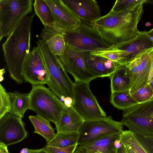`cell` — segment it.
Masks as SVG:
<instances>
[{
    "label": "cell",
    "instance_id": "cell-1",
    "mask_svg": "<svg viewBox=\"0 0 153 153\" xmlns=\"http://www.w3.org/2000/svg\"><path fill=\"white\" fill-rule=\"evenodd\" d=\"M146 3L144 0L132 9L119 12L111 10L91 23L110 46L128 41L140 32L137 26L143 13V4Z\"/></svg>",
    "mask_w": 153,
    "mask_h": 153
},
{
    "label": "cell",
    "instance_id": "cell-2",
    "mask_svg": "<svg viewBox=\"0 0 153 153\" xmlns=\"http://www.w3.org/2000/svg\"><path fill=\"white\" fill-rule=\"evenodd\" d=\"M34 15L24 17L2 45L5 67L17 83L23 82L25 63L30 48L31 29Z\"/></svg>",
    "mask_w": 153,
    "mask_h": 153
},
{
    "label": "cell",
    "instance_id": "cell-3",
    "mask_svg": "<svg viewBox=\"0 0 153 153\" xmlns=\"http://www.w3.org/2000/svg\"><path fill=\"white\" fill-rule=\"evenodd\" d=\"M36 42L48 75L46 84L49 88L59 99L64 96L73 100L74 83L68 76L58 56L51 51L42 39H39Z\"/></svg>",
    "mask_w": 153,
    "mask_h": 153
},
{
    "label": "cell",
    "instance_id": "cell-4",
    "mask_svg": "<svg viewBox=\"0 0 153 153\" xmlns=\"http://www.w3.org/2000/svg\"><path fill=\"white\" fill-rule=\"evenodd\" d=\"M44 85L32 86L29 94L30 110L56 124L66 107L57 96Z\"/></svg>",
    "mask_w": 153,
    "mask_h": 153
},
{
    "label": "cell",
    "instance_id": "cell-5",
    "mask_svg": "<svg viewBox=\"0 0 153 153\" xmlns=\"http://www.w3.org/2000/svg\"><path fill=\"white\" fill-rule=\"evenodd\" d=\"M63 36L66 44L80 52L91 53L110 47L91 23L82 20L77 27L65 31Z\"/></svg>",
    "mask_w": 153,
    "mask_h": 153
},
{
    "label": "cell",
    "instance_id": "cell-6",
    "mask_svg": "<svg viewBox=\"0 0 153 153\" xmlns=\"http://www.w3.org/2000/svg\"><path fill=\"white\" fill-rule=\"evenodd\" d=\"M121 122L129 130L143 136L153 135V100L123 110Z\"/></svg>",
    "mask_w": 153,
    "mask_h": 153
},
{
    "label": "cell",
    "instance_id": "cell-7",
    "mask_svg": "<svg viewBox=\"0 0 153 153\" xmlns=\"http://www.w3.org/2000/svg\"><path fill=\"white\" fill-rule=\"evenodd\" d=\"M32 0H0V40L8 37L32 11Z\"/></svg>",
    "mask_w": 153,
    "mask_h": 153
},
{
    "label": "cell",
    "instance_id": "cell-8",
    "mask_svg": "<svg viewBox=\"0 0 153 153\" xmlns=\"http://www.w3.org/2000/svg\"><path fill=\"white\" fill-rule=\"evenodd\" d=\"M123 125L121 122L114 120L111 116L85 120L78 131V145H85L104 137L121 133Z\"/></svg>",
    "mask_w": 153,
    "mask_h": 153
},
{
    "label": "cell",
    "instance_id": "cell-9",
    "mask_svg": "<svg viewBox=\"0 0 153 153\" xmlns=\"http://www.w3.org/2000/svg\"><path fill=\"white\" fill-rule=\"evenodd\" d=\"M72 106L85 120L107 116L91 91L89 83L75 80Z\"/></svg>",
    "mask_w": 153,
    "mask_h": 153
},
{
    "label": "cell",
    "instance_id": "cell-10",
    "mask_svg": "<svg viewBox=\"0 0 153 153\" xmlns=\"http://www.w3.org/2000/svg\"><path fill=\"white\" fill-rule=\"evenodd\" d=\"M85 53L77 51L66 44L64 54L58 57L65 71L71 74L75 80L89 83L97 77L88 68Z\"/></svg>",
    "mask_w": 153,
    "mask_h": 153
},
{
    "label": "cell",
    "instance_id": "cell-11",
    "mask_svg": "<svg viewBox=\"0 0 153 153\" xmlns=\"http://www.w3.org/2000/svg\"><path fill=\"white\" fill-rule=\"evenodd\" d=\"M27 134L22 118L7 113L0 119V143L7 146L16 143Z\"/></svg>",
    "mask_w": 153,
    "mask_h": 153
},
{
    "label": "cell",
    "instance_id": "cell-12",
    "mask_svg": "<svg viewBox=\"0 0 153 153\" xmlns=\"http://www.w3.org/2000/svg\"><path fill=\"white\" fill-rule=\"evenodd\" d=\"M24 80L34 86L47 84L48 75L37 46L33 48L26 59L23 71Z\"/></svg>",
    "mask_w": 153,
    "mask_h": 153
},
{
    "label": "cell",
    "instance_id": "cell-13",
    "mask_svg": "<svg viewBox=\"0 0 153 153\" xmlns=\"http://www.w3.org/2000/svg\"><path fill=\"white\" fill-rule=\"evenodd\" d=\"M122 53L124 65L138 54L146 49L153 48V38L148 32L143 31L134 38L113 45Z\"/></svg>",
    "mask_w": 153,
    "mask_h": 153
},
{
    "label": "cell",
    "instance_id": "cell-14",
    "mask_svg": "<svg viewBox=\"0 0 153 153\" xmlns=\"http://www.w3.org/2000/svg\"><path fill=\"white\" fill-rule=\"evenodd\" d=\"M50 8L56 24L65 31L71 30L80 24V19L63 2L62 0H45Z\"/></svg>",
    "mask_w": 153,
    "mask_h": 153
},
{
    "label": "cell",
    "instance_id": "cell-15",
    "mask_svg": "<svg viewBox=\"0 0 153 153\" xmlns=\"http://www.w3.org/2000/svg\"><path fill=\"white\" fill-rule=\"evenodd\" d=\"M79 19L91 23L101 17L100 8L95 0H62Z\"/></svg>",
    "mask_w": 153,
    "mask_h": 153
},
{
    "label": "cell",
    "instance_id": "cell-16",
    "mask_svg": "<svg viewBox=\"0 0 153 153\" xmlns=\"http://www.w3.org/2000/svg\"><path fill=\"white\" fill-rule=\"evenodd\" d=\"M119 140L135 153H153V135L142 136L129 130L122 132Z\"/></svg>",
    "mask_w": 153,
    "mask_h": 153
},
{
    "label": "cell",
    "instance_id": "cell-17",
    "mask_svg": "<svg viewBox=\"0 0 153 153\" xmlns=\"http://www.w3.org/2000/svg\"><path fill=\"white\" fill-rule=\"evenodd\" d=\"M85 58L88 69L97 77H110L120 67V64L105 58L85 52Z\"/></svg>",
    "mask_w": 153,
    "mask_h": 153
},
{
    "label": "cell",
    "instance_id": "cell-18",
    "mask_svg": "<svg viewBox=\"0 0 153 153\" xmlns=\"http://www.w3.org/2000/svg\"><path fill=\"white\" fill-rule=\"evenodd\" d=\"M85 120L72 106L66 107L55 124L57 132H78Z\"/></svg>",
    "mask_w": 153,
    "mask_h": 153
},
{
    "label": "cell",
    "instance_id": "cell-19",
    "mask_svg": "<svg viewBox=\"0 0 153 153\" xmlns=\"http://www.w3.org/2000/svg\"><path fill=\"white\" fill-rule=\"evenodd\" d=\"M121 133L111 134L95 140L86 145L78 146L74 153H116L114 143Z\"/></svg>",
    "mask_w": 153,
    "mask_h": 153
},
{
    "label": "cell",
    "instance_id": "cell-20",
    "mask_svg": "<svg viewBox=\"0 0 153 153\" xmlns=\"http://www.w3.org/2000/svg\"><path fill=\"white\" fill-rule=\"evenodd\" d=\"M111 93L129 91L130 79L127 68L122 65L110 76Z\"/></svg>",
    "mask_w": 153,
    "mask_h": 153
},
{
    "label": "cell",
    "instance_id": "cell-21",
    "mask_svg": "<svg viewBox=\"0 0 153 153\" xmlns=\"http://www.w3.org/2000/svg\"><path fill=\"white\" fill-rule=\"evenodd\" d=\"M8 93L11 102V108L9 113L22 118L26 111L30 109L29 94L21 93L17 91Z\"/></svg>",
    "mask_w": 153,
    "mask_h": 153
},
{
    "label": "cell",
    "instance_id": "cell-22",
    "mask_svg": "<svg viewBox=\"0 0 153 153\" xmlns=\"http://www.w3.org/2000/svg\"><path fill=\"white\" fill-rule=\"evenodd\" d=\"M29 118L34 127V133L41 135L47 143L54 138L56 134L50 121L37 115L30 116Z\"/></svg>",
    "mask_w": 153,
    "mask_h": 153
},
{
    "label": "cell",
    "instance_id": "cell-23",
    "mask_svg": "<svg viewBox=\"0 0 153 153\" xmlns=\"http://www.w3.org/2000/svg\"><path fill=\"white\" fill-rule=\"evenodd\" d=\"M78 132H57L54 138L47 145L59 148H65L78 144Z\"/></svg>",
    "mask_w": 153,
    "mask_h": 153
},
{
    "label": "cell",
    "instance_id": "cell-24",
    "mask_svg": "<svg viewBox=\"0 0 153 153\" xmlns=\"http://www.w3.org/2000/svg\"><path fill=\"white\" fill-rule=\"evenodd\" d=\"M35 13L45 26L56 23L51 10L45 0H35L33 3Z\"/></svg>",
    "mask_w": 153,
    "mask_h": 153
},
{
    "label": "cell",
    "instance_id": "cell-25",
    "mask_svg": "<svg viewBox=\"0 0 153 153\" xmlns=\"http://www.w3.org/2000/svg\"><path fill=\"white\" fill-rule=\"evenodd\" d=\"M110 102L115 107L123 110L138 104L129 91L111 93Z\"/></svg>",
    "mask_w": 153,
    "mask_h": 153
},
{
    "label": "cell",
    "instance_id": "cell-26",
    "mask_svg": "<svg viewBox=\"0 0 153 153\" xmlns=\"http://www.w3.org/2000/svg\"><path fill=\"white\" fill-rule=\"evenodd\" d=\"M92 55L102 57L124 65L121 51L113 45L109 48L98 49L91 53Z\"/></svg>",
    "mask_w": 153,
    "mask_h": 153
},
{
    "label": "cell",
    "instance_id": "cell-27",
    "mask_svg": "<svg viewBox=\"0 0 153 153\" xmlns=\"http://www.w3.org/2000/svg\"><path fill=\"white\" fill-rule=\"evenodd\" d=\"M45 42L49 49L54 54L59 56L64 54L66 43L63 36H55L48 39Z\"/></svg>",
    "mask_w": 153,
    "mask_h": 153
},
{
    "label": "cell",
    "instance_id": "cell-28",
    "mask_svg": "<svg viewBox=\"0 0 153 153\" xmlns=\"http://www.w3.org/2000/svg\"><path fill=\"white\" fill-rule=\"evenodd\" d=\"M130 94L138 103L153 100V90L149 84L140 86Z\"/></svg>",
    "mask_w": 153,
    "mask_h": 153
},
{
    "label": "cell",
    "instance_id": "cell-29",
    "mask_svg": "<svg viewBox=\"0 0 153 153\" xmlns=\"http://www.w3.org/2000/svg\"><path fill=\"white\" fill-rule=\"evenodd\" d=\"M11 108L10 98L8 92L0 84V119L9 113Z\"/></svg>",
    "mask_w": 153,
    "mask_h": 153
},
{
    "label": "cell",
    "instance_id": "cell-30",
    "mask_svg": "<svg viewBox=\"0 0 153 153\" xmlns=\"http://www.w3.org/2000/svg\"><path fill=\"white\" fill-rule=\"evenodd\" d=\"M144 0H117L113 6L111 10L119 12L132 9Z\"/></svg>",
    "mask_w": 153,
    "mask_h": 153
},
{
    "label": "cell",
    "instance_id": "cell-31",
    "mask_svg": "<svg viewBox=\"0 0 153 153\" xmlns=\"http://www.w3.org/2000/svg\"><path fill=\"white\" fill-rule=\"evenodd\" d=\"M78 145L65 148H59L47 145L45 147L49 153H74Z\"/></svg>",
    "mask_w": 153,
    "mask_h": 153
},
{
    "label": "cell",
    "instance_id": "cell-32",
    "mask_svg": "<svg viewBox=\"0 0 153 153\" xmlns=\"http://www.w3.org/2000/svg\"><path fill=\"white\" fill-rule=\"evenodd\" d=\"M28 153H49L45 147L39 149H28Z\"/></svg>",
    "mask_w": 153,
    "mask_h": 153
},
{
    "label": "cell",
    "instance_id": "cell-33",
    "mask_svg": "<svg viewBox=\"0 0 153 153\" xmlns=\"http://www.w3.org/2000/svg\"><path fill=\"white\" fill-rule=\"evenodd\" d=\"M73 100L72 98L70 97H65L63 102L66 106L68 108L70 107L72 105Z\"/></svg>",
    "mask_w": 153,
    "mask_h": 153
},
{
    "label": "cell",
    "instance_id": "cell-34",
    "mask_svg": "<svg viewBox=\"0 0 153 153\" xmlns=\"http://www.w3.org/2000/svg\"><path fill=\"white\" fill-rule=\"evenodd\" d=\"M0 153H10L7 149V146L1 143H0Z\"/></svg>",
    "mask_w": 153,
    "mask_h": 153
},
{
    "label": "cell",
    "instance_id": "cell-35",
    "mask_svg": "<svg viewBox=\"0 0 153 153\" xmlns=\"http://www.w3.org/2000/svg\"><path fill=\"white\" fill-rule=\"evenodd\" d=\"M116 153H127L125 148L123 144L120 148L117 149Z\"/></svg>",
    "mask_w": 153,
    "mask_h": 153
},
{
    "label": "cell",
    "instance_id": "cell-36",
    "mask_svg": "<svg viewBox=\"0 0 153 153\" xmlns=\"http://www.w3.org/2000/svg\"><path fill=\"white\" fill-rule=\"evenodd\" d=\"M119 139L116 140L114 142V145L117 149L120 148L122 146V144L120 142Z\"/></svg>",
    "mask_w": 153,
    "mask_h": 153
},
{
    "label": "cell",
    "instance_id": "cell-37",
    "mask_svg": "<svg viewBox=\"0 0 153 153\" xmlns=\"http://www.w3.org/2000/svg\"><path fill=\"white\" fill-rule=\"evenodd\" d=\"M124 146L125 148L127 153H135V152H134L133 150L130 148L126 146Z\"/></svg>",
    "mask_w": 153,
    "mask_h": 153
},
{
    "label": "cell",
    "instance_id": "cell-38",
    "mask_svg": "<svg viewBox=\"0 0 153 153\" xmlns=\"http://www.w3.org/2000/svg\"><path fill=\"white\" fill-rule=\"evenodd\" d=\"M29 149L27 148H23L20 151V153H28Z\"/></svg>",
    "mask_w": 153,
    "mask_h": 153
},
{
    "label": "cell",
    "instance_id": "cell-39",
    "mask_svg": "<svg viewBox=\"0 0 153 153\" xmlns=\"http://www.w3.org/2000/svg\"><path fill=\"white\" fill-rule=\"evenodd\" d=\"M148 34L153 38V28L148 32Z\"/></svg>",
    "mask_w": 153,
    "mask_h": 153
},
{
    "label": "cell",
    "instance_id": "cell-40",
    "mask_svg": "<svg viewBox=\"0 0 153 153\" xmlns=\"http://www.w3.org/2000/svg\"><path fill=\"white\" fill-rule=\"evenodd\" d=\"M5 69H2L0 70V76H3V74L5 72Z\"/></svg>",
    "mask_w": 153,
    "mask_h": 153
},
{
    "label": "cell",
    "instance_id": "cell-41",
    "mask_svg": "<svg viewBox=\"0 0 153 153\" xmlns=\"http://www.w3.org/2000/svg\"><path fill=\"white\" fill-rule=\"evenodd\" d=\"M151 87L153 90V79L151 82L149 83Z\"/></svg>",
    "mask_w": 153,
    "mask_h": 153
},
{
    "label": "cell",
    "instance_id": "cell-42",
    "mask_svg": "<svg viewBox=\"0 0 153 153\" xmlns=\"http://www.w3.org/2000/svg\"><path fill=\"white\" fill-rule=\"evenodd\" d=\"M147 2L153 5V0H147Z\"/></svg>",
    "mask_w": 153,
    "mask_h": 153
},
{
    "label": "cell",
    "instance_id": "cell-43",
    "mask_svg": "<svg viewBox=\"0 0 153 153\" xmlns=\"http://www.w3.org/2000/svg\"><path fill=\"white\" fill-rule=\"evenodd\" d=\"M0 82H1L2 81L4 80V77H3V76H0Z\"/></svg>",
    "mask_w": 153,
    "mask_h": 153
}]
</instances>
